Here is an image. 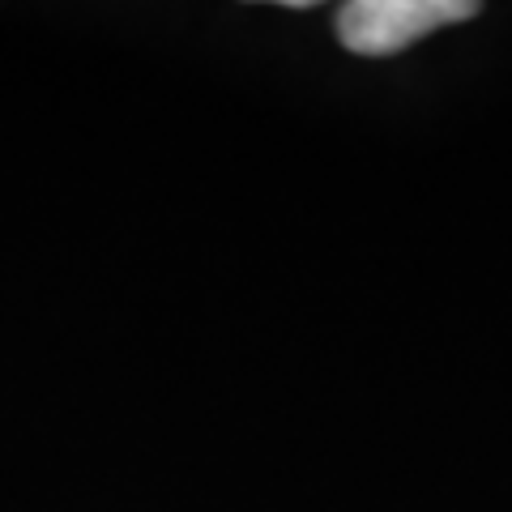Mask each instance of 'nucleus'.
I'll list each match as a JSON object with an SVG mask.
<instances>
[{
  "label": "nucleus",
  "instance_id": "1",
  "mask_svg": "<svg viewBox=\"0 0 512 512\" xmlns=\"http://www.w3.org/2000/svg\"><path fill=\"white\" fill-rule=\"evenodd\" d=\"M474 0H350L338 9V39L355 56H397L440 26L470 22Z\"/></svg>",
  "mask_w": 512,
  "mask_h": 512
}]
</instances>
